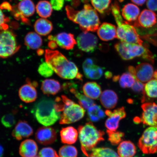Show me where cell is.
Listing matches in <instances>:
<instances>
[{"label": "cell", "instance_id": "cell-25", "mask_svg": "<svg viewBox=\"0 0 157 157\" xmlns=\"http://www.w3.org/2000/svg\"><path fill=\"white\" fill-rule=\"evenodd\" d=\"M41 89L45 95H54L59 92L61 89V86L58 80L46 79L42 82Z\"/></svg>", "mask_w": 157, "mask_h": 157}, {"label": "cell", "instance_id": "cell-43", "mask_svg": "<svg viewBox=\"0 0 157 157\" xmlns=\"http://www.w3.org/2000/svg\"><path fill=\"white\" fill-rule=\"evenodd\" d=\"M39 157H60L56 151L50 147H44L41 149L39 154Z\"/></svg>", "mask_w": 157, "mask_h": 157}, {"label": "cell", "instance_id": "cell-46", "mask_svg": "<svg viewBox=\"0 0 157 157\" xmlns=\"http://www.w3.org/2000/svg\"><path fill=\"white\" fill-rule=\"evenodd\" d=\"M146 6L149 10L152 11H157V0H147Z\"/></svg>", "mask_w": 157, "mask_h": 157}, {"label": "cell", "instance_id": "cell-8", "mask_svg": "<svg viewBox=\"0 0 157 157\" xmlns=\"http://www.w3.org/2000/svg\"><path fill=\"white\" fill-rule=\"evenodd\" d=\"M21 46L14 33L8 29L0 31V58H7L18 52Z\"/></svg>", "mask_w": 157, "mask_h": 157}, {"label": "cell", "instance_id": "cell-36", "mask_svg": "<svg viewBox=\"0 0 157 157\" xmlns=\"http://www.w3.org/2000/svg\"><path fill=\"white\" fill-rule=\"evenodd\" d=\"M144 90L147 97L157 98V79H152L145 84Z\"/></svg>", "mask_w": 157, "mask_h": 157}, {"label": "cell", "instance_id": "cell-23", "mask_svg": "<svg viewBox=\"0 0 157 157\" xmlns=\"http://www.w3.org/2000/svg\"><path fill=\"white\" fill-rule=\"evenodd\" d=\"M38 151L36 143L32 139L23 141L19 147V154L22 157H34L36 156Z\"/></svg>", "mask_w": 157, "mask_h": 157}, {"label": "cell", "instance_id": "cell-4", "mask_svg": "<svg viewBox=\"0 0 157 157\" xmlns=\"http://www.w3.org/2000/svg\"><path fill=\"white\" fill-rule=\"evenodd\" d=\"M32 113L37 121L45 126L53 125L60 117L56 102L50 98H44L39 100L33 108Z\"/></svg>", "mask_w": 157, "mask_h": 157}, {"label": "cell", "instance_id": "cell-15", "mask_svg": "<svg viewBox=\"0 0 157 157\" xmlns=\"http://www.w3.org/2000/svg\"><path fill=\"white\" fill-rule=\"evenodd\" d=\"M131 74L134 76L135 79L142 83H146L154 78V68L151 65L144 63L138 65Z\"/></svg>", "mask_w": 157, "mask_h": 157}, {"label": "cell", "instance_id": "cell-29", "mask_svg": "<svg viewBox=\"0 0 157 157\" xmlns=\"http://www.w3.org/2000/svg\"><path fill=\"white\" fill-rule=\"evenodd\" d=\"M24 40L25 46L32 50H38L43 44V40L40 35L35 32L27 33Z\"/></svg>", "mask_w": 157, "mask_h": 157}, {"label": "cell", "instance_id": "cell-34", "mask_svg": "<svg viewBox=\"0 0 157 157\" xmlns=\"http://www.w3.org/2000/svg\"><path fill=\"white\" fill-rule=\"evenodd\" d=\"M93 7L101 14L111 11V0H90Z\"/></svg>", "mask_w": 157, "mask_h": 157}, {"label": "cell", "instance_id": "cell-33", "mask_svg": "<svg viewBox=\"0 0 157 157\" xmlns=\"http://www.w3.org/2000/svg\"><path fill=\"white\" fill-rule=\"evenodd\" d=\"M105 114L101 107L95 104L88 109V117L93 122H97L103 119L105 116Z\"/></svg>", "mask_w": 157, "mask_h": 157}, {"label": "cell", "instance_id": "cell-53", "mask_svg": "<svg viewBox=\"0 0 157 157\" xmlns=\"http://www.w3.org/2000/svg\"><path fill=\"white\" fill-rule=\"evenodd\" d=\"M120 76L119 75L115 76L113 78V80L114 82H117L119 79Z\"/></svg>", "mask_w": 157, "mask_h": 157}, {"label": "cell", "instance_id": "cell-6", "mask_svg": "<svg viewBox=\"0 0 157 157\" xmlns=\"http://www.w3.org/2000/svg\"><path fill=\"white\" fill-rule=\"evenodd\" d=\"M114 48L124 60H128L136 57H142L153 63L154 62V58L151 52L143 45L121 41L115 44Z\"/></svg>", "mask_w": 157, "mask_h": 157}, {"label": "cell", "instance_id": "cell-12", "mask_svg": "<svg viewBox=\"0 0 157 157\" xmlns=\"http://www.w3.org/2000/svg\"><path fill=\"white\" fill-rule=\"evenodd\" d=\"M77 44L80 50L86 52H93L97 48V37L89 32H83L78 35Z\"/></svg>", "mask_w": 157, "mask_h": 157}, {"label": "cell", "instance_id": "cell-5", "mask_svg": "<svg viewBox=\"0 0 157 157\" xmlns=\"http://www.w3.org/2000/svg\"><path fill=\"white\" fill-rule=\"evenodd\" d=\"M78 130L81 150L84 154L88 157L90 152L104 140L103 136L105 132L98 129L91 122L80 125Z\"/></svg>", "mask_w": 157, "mask_h": 157}, {"label": "cell", "instance_id": "cell-20", "mask_svg": "<svg viewBox=\"0 0 157 157\" xmlns=\"http://www.w3.org/2000/svg\"><path fill=\"white\" fill-rule=\"evenodd\" d=\"M97 31L98 36L102 40L109 41L117 38V27L111 23H103L100 25Z\"/></svg>", "mask_w": 157, "mask_h": 157}, {"label": "cell", "instance_id": "cell-22", "mask_svg": "<svg viewBox=\"0 0 157 157\" xmlns=\"http://www.w3.org/2000/svg\"><path fill=\"white\" fill-rule=\"evenodd\" d=\"M33 133V129L27 121H20L17 123L13 131L12 135L18 140L23 138H27Z\"/></svg>", "mask_w": 157, "mask_h": 157}, {"label": "cell", "instance_id": "cell-13", "mask_svg": "<svg viewBox=\"0 0 157 157\" xmlns=\"http://www.w3.org/2000/svg\"><path fill=\"white\" fill-rule=\"evenodd\" d=\"M108 118L105 122V126L107 130L116 131L119 126L120 121L126 116L124 108L121 107L113 111L107 110L105 112Z\"/></svg>", "mask_w": 157, "mask_h": 157}, {"label": "cell", "instance_id": "cell-57", "mask_svg": "<svg viewBox=\"0 0 157 157\" xmlns=\"http://www.w3.org/2000/svg\"><path fill=\"white\" fill-rule=\"evenodd\" d=\"M34 157H39V156H36Z\"/></svg>", "mask_w": 157, "mask_h": 157}, {"label": "cell", "instance_id": "cell-35", "mask_svg": "<svg viewBox=\"0 0 157 157\" xmlns=\"http://www.w3.org/2000/svg\"><path fill=\"white\" fill-rule=\"evenodd\" d=\"M90 155L97 157H121L115 151L107 147L94 148L90 153L89 156Z\"/></svg>", "mask_w": 157, "mask_h": 157}, {"label": "cell", "instance_id": "cell-18", "mask_svg": "<svg viewBox=\"0 0 157 157\" xmlns=\"http://www.w3.org/2000/svg\"><path fill=\"white\" fill-rule=\"evenodd\" d=\"M157 23L156 16L150 10L144 9L140 13L137 21L132 25L135 27L150 28L154 26Z\"/></svg>", "mask_w": 157, "mask_h": 157}, {"label": "cell", "instance_id": "cell-58", "mask_svg": "<svg viewBox=\"0 0 157 157\" xmlns=\"http://www.w3.org/2000/svg\"></svg>", "mask_w": 157, "mask_h": 157}, {"label": "cell", "instance_id": "cell-41", "mask_svg": "<svg viewBox=\"0 0 157 157\" xmlns=\"http://www.w3.org/2000/svg\"><path fill=\"white\" fill-rule=\"evenodd\" d=\"M1 121L3 126L7 128H10L16 123L15 116L13 113L6 114L2 117Z\"/></svg>", "mask_w": 157, "mask_h": 157}, {"label": "cell", "instance_id": "cell-48", "mask_svg": "<svg viewBox=\"0 0 157 157\" xmlns=\"http://www.w3.org/2000/svg\"><path fill=\"white\" fill-rule=\"evenodd\" d=\"M48 46L51 50H54L57 48L58 45L53 40H49Z\"/></svg>", "mask_w": 157, "mask_h": 157}, {"label": "cell", "instance_id": "cell-27", "mask_svg": "<svg viewBox=\"0 0 157 157\" xmlns=\"http://www.w3.org/2000/svg\"><path fill=\"white\" fill-rule=\"evenodd\" d=\"M78 135L77 130L71 126L64 128L60 132L61 140L64 144H74L77 140Z\"/></svg>", "mask_w": 157, "mask_h": 157}, {"label": "cell", "instance_id": "cell-11", "mask_svg": "<svg viewBox=\"0 0 157 157\" xmlns=\"http://www.w3.org/2000/svg\"><path fill=\"white\" fill-rule=\"evenodd\" d=\"M15 18L21 20L23 22L29 23L28 17L34 14L36 11V6L32 0H21L12 11Z\"/></svg>", "mask_w": 157, "mask_h": 157}, {"label": "cell", "instance_id": "cell-17", "mask_svg": "<svg viewBox=\"0 0 157 157\" xmlns=\"http://www.w3.org/2000/svg\"><path fill=\"white\" fill-rule=\"evenodd\" d=\"M56 138V131L49 126L39 128L35 133V139L37 142L42 145L52 144L55 142Z\"/></svg>", "mask_w": 157, "mask_h": 157}, {"label": "cell", "instance_id": "cell-14", "mask_svg": "<svg viewBox=\"0 0 157 157\" xmlns=\"http://www.w3.org/2000/svg\"><path fill=\"white\" fill-rule=\"evenodd\" d=\"M38 86L36 82H32L27 78L26 83L21 86L19 90V96L23 101L26 103L33 102L37 99V92L36 88Z\"/></svg>", "mask_w": 157, "mask_h": 157}, {"label": "cell", "instance_id": "cell-32", "mask_svg": "<svg viewBox=\"0 0 157 157\" xmlns=\"http://www.w3.org/2000/svg\"><path fill=\"white\" fill-rule=\"evenodd\" d=\"M71 93L73 94L78 100L80 105L84 109H87L95 104L93 100L86 97L85 95L80 93L75 87H71L70 88Z\"/></svg>", "mask_w": 157, "mask_h": 157}, {"label": "cell", "instance_id": "cell-49", "mask_svg": "<svg viewBox=\"0 0 157 157\" xmlns=\"http://www.w3.org/2000/svg\"><path fill=\"white\" fill-rule=\"evenodd\" d=\"M135 5L139 6H142L147 1V0H131Z\"/></svg>", "mask_w": 157, "mask_h": 157}, {"label": "cell", "instance_id": "cell-51", "mask_svg": "<svg viewBox=\"0 0 157 157\" xmlns=\"http://www.w3.org/2000/svg\"><path fill=\"white\" fill-rule=\"evenodd\" d=\"M72 6H78V5H79V4L80 3V2L79 0H73V1H72Z\"/></svg>", "mask_w": 157, "mask_h": 157}, {"label": "cell", "instance_id": "cell-7", "mask_svg": "<svg viewBox=\"0 0 157 157\" xmlns=\"http://www.w3.org/2000/svg\"><path fill=\"white\" fill-rule=\"evenodd\" d=\"M61 98L63 103V107L60 113V124H70L83 118L85 113L84 108L65 95H62Z\"/></svg>", "mask_w": 157, "mask_h": 157}, {"label": "cell", "instance_id": "cell-26", "mask_svg": "<svg viewBox=\"0 0 157 157\" xmlns=\"http://www.w3.org/2000/svg\"><path fill=\"white\" fill-rule=\"evenodd\" d=\"M35 32L40 36H46L50 34L53 26L51 21L46 18L37 19L34 25Z\"/></svg>", "mask_w": 157, "mask_h": 157}, {"label": "cell", "instance_id": "cell-3", "mask_svg": "<svg viewBox=\"0 0 157 157\" xmlns=\"http://www.w3.org/2000/svg\"><path fill=\"white\" fill-rule=\"evenodd\" d=\"M111 11L117 25V38L121 42L143 45V41L136 29L123 20L117 2L111 5Z\"/></svg>", "mask_w": 157, "mask_h": 157}, {"label": "cell", "instance_id": "cell-19", "mask_svg": "<svg viewBox=\"0 0 157 157\" xmlns=\"http://www.w3.org/2000/svg\"><path fill=\"white\" fill-rule=\"evenodd\" d=\"M83 68L84 75L89 79H99L103 74L102 68L95 64L94 60L91 58H87L84 61Z\"/></svg>", "mask_w": 157, "mask_h": 157}, {"label": "cell", "instance_id": "cell-28", "mask_svg": "<svg viewBox=\"0 0 157 157\" xmlns=\"http://www.w3.org/2000/svg\"><path fill=\"white\" fill-rule=\"evenodd\" d=\"M83 91L84 95L91 99H97L101 94V86L95 82H88L84 84Z\"/></svg>", "mask_w": 157, "mask_h": 157}, {"label": "cell", "instance_id": "cell-54", "mask_svg": "<svg viewBox=\"0 0 157 157\" xmlns=\"http://www.w3.org/2000/svg\"><path fill=\"white\" fill-rule=\"evenodd\" d=\"M44 51L42 50H40L38 51V54L40 56L44 54Z\"/></svg>", "mask_w": 157, "mask_h": 157}, {"label": "cell", "instance_id": "cell-38", "mask_svg": "<svg viewBox=\"0 0 157 157\" xmlns=\"http://www.w3.org/2000/svg\"><path fill=\"white\" fill-rule=\"evenodd\" d=\"M59 154L60 157H77L78 151L73 146L65 145L61 147Z\"/></svg>", "mask_w": 157, "mask_h": 157}, {"label": "cell", "instance_id": "cell-40", "mask_svg": "<svg viewBox=\"0 0 157 157\" xmlns=\"http://www.w3.org/2000/svg\"><path fill=\"white\" fill-rule=\"evenodd\" d=\"M38 72L41 76L45 78L51 77L54 73L53 70L46 62L40 64L38 68Z\"/></svg>", "mask_w": 157, "mask_h": 157}, {"label": "cell", "instance_id": "cell-45", "mask_svg": "<svg viewBox=\"0 0 157 157\" xmlns=\"http://www.w3.org/2000/svg\"><path fill=\"white\" fill-rule=\"evenodd\" d=\"M65 0H50L53 9L57 11L61 10L63 8Z\"/></svg>", "mask_w": 157, "mask_h": 157}, {"label": "cell", "instance_id": "cell-1", "mask_svg": "<svg viewBox=\"0 0 157 157\" xmlns=\"http://www.w3.org/2000/svg\"><path fill=\"white\" fill-rule=\"evenodd\" d=\"M46 62L60 77L65 79L76 78L82 80V75L73 62L67 59L57 50H46L44 54Z\"/></svg>", "mask_w": 157, "mask_h": 157}, {"label": "cell", "instance_id": "cell-50", "mask_svg": "<svg viewBox=\"0 0 157 157\" xmlns=\"http://www.w3.org/2000/svg\"><path fill=\"white\" fill-rule=\"evenodd\" d=\"M105 76L106 78L109 79L112 77L113 74L110 72L107 71L105 72Z\"/></svg>", "mask_w": 157, "mask_h": 157}, {"label": "cell", "instance_id": "cell-39", "mask_svg": "<svg viewBox=\"0 0 157 157\" xmlns=\"http://www.w3.org/2000/svg\"><path fill=\"white\" fill-rule=\"evenodd\" d=\"M109 140L113 146H116L120 143L124 136V133L120 131H111L107 130Z\"/></svg>", "mask_w": 157, "mask_h": 157}, {"label": "cell", "instance_id": "cell-10", "mask_svg": "<svg viewBox=\"0 0 157 157\" xmlns=\"http://www.w3.org/2000/svg\"><path fill=\"white\" fill-rule=\"evenodd\" d=\"M143 110L141 118L135 119V122H142L151 127H157V105L155 103L147 102L141 106Z\"/></svg>", "mask_w": 157, "mask_h": 157}, {"label": "cell", "instance_id": "cell-42", "mask_svg": "<svg viewBox=\"0 0 157 157\" xmlns=\"http://www.w3.org/2000/svg\"><path fill=\"white\" fill-rule=\"evenodd\" d=\"M145 85V84L142 82L136 80L134 84L132 87V90L135 93H141L142 94V102H144L146 100V95L144 90Z\"/></svg>", "mask_w": 157, "mask_h": 157}, {"label": "cell", "instance_id": "cell-52", "mask_svg": "<svg viewBox=\"0 0 157 157\" xmlns=\"http://www.w3.org/2000/svg\"><path fill=\"white\" fill-rule=\"evenodd\" d=\"M4 154V148L3 147L0 145V157H3Z\"/></svg>", "mask_w": 157, "mask_h": 157}, {"label": "cell", "instance_id": "cell-24", "mask_svg": "<svg viewBox=\"0 0 157 157\" xmlns=\"http://www.w3.org/2000/svg\"><path fill=\"white\" fill-rule=\"evenodd\" d=\"M118 100L117 95L115 92L111 90H107L101 93L100 101L103 106L108 109H112L117 105Z\"/></svg>", "mask_w": 157, "mask_h": 157}, {"label": "cell", "instance_id": "cell-21", "mask_svg": "<svg viewBox=\"0 0 157 157\" xmlns=\"http://www.w3.org/2000/svg\"><path fill=\"white\" fill-rule=\"evenodd\" d=\"M121 14L125 22L132 25L138 19L140 10L136 5L128 3L123 7Z\"/></svg>", "mask_w": 157, "mask_h": 157}, {"label": "cell", "instance_id": "cell-56", "mask_svg": "<svg viewBox=\"0 0 157 157\" xmlns=\"http://www.w3.org/2000/svg\"><path fill=\"white\" fill-rule=\"evenodd\" d=\"M88 157H97L95 156H93V155H90V156Z\"/></svg>", "mask_w": 157, "mask_h": 157}, {"label": "cell", "instance_id": "cell-44", "mask_svg": "<svg viewBox=\"0 0 157 157\" xmlns=\"http://www.w3.org/2000/svg\"><path fill=\"white\" fill-rule=\"evenodd\" d=\"M9 19L6 17L3 13L2 10L0 7V30H5L9 28L7 23L9 22Z\"/></svg>", "mask_w": 157, "mask_h": 157}, {"label": "cell", "instance_id": "cell-37", "mask_svg": "<svg viewBox=\"0 0 157 157\" xmlns=\"http://www.w3.org/2000/svg\"><path fill=\"white\" fill-rule=\"evenodd\" d=\"M134 76L129 72H125L120 77L119 83L121 88H125L132 87L135 82Z\"/></svg>", "mask_w": 157, "mask_h": 157}, {"label": "cell", "instance_id": "cell-2", "mask_svg": "<svg viewBox=\"0 0 157 157\" xmlns=\"http://www.w3.org/2000/svg\"><path fill=\"white\" fill-rule=\"evenodd\" d=\"M66 10L68 18L79 25L83 32H95L100 26L101 22L97 12L88 3L85 4L80 10L67 6Z\"/></svg>", "mask_w": 157, "mask_h": 157}, {"label": "cell", "instance_id": "cell-30", "mask_svg": "<svg viewBox=\"0 0 157 157\" xmlns=\"http://www.w3.org/2000/svg\"><path fill=\"white\" fill-rule=\"evenodd\" d=\"M136 147L130 141L121 142L117 147V153L121 157H133L136 154Z\"/></svg>", "mask_w": 157, "mask_h": 157}, {"label": "cell", "instance_id": "cell-31", "mask_svg": "<svg viewBox=\"0 0 157 157\" xmlns=\"http://www.w3.org/2000/svg\"><path fill=\"white\" fill-rule=\"evenodd\" d=\"M53 10L50 2L46 0L39 1L36 5V11L41 18L47 19L50 17Z\"/></svg>", "mask_w": 157, "mask_h": 157}, {"label": "cell", "instance_id": "cell-47", "mask_svg": "<svg viewBox=\"0 0 157 157\" xmlns=\"http://www.w3.org/2000/svg\"><path fill=\"white\" fill-rule=\"evenodd\" d=\"M0 7L2 10L5 9L8 10L9 11H12L13 7L9 3L5 2L2 4L0 5Z\"/></svg>", "mask_w": 157, "mask_h": 157}, {"label": "cell", "instance_id": "cell-55", "mask_svg": "<svg viewBox=\"0 0 157 157\" xmlns=\"http://www.w3.org/2000/svg\"><path fill=\"white\" fill-rule=\"evenodd\" d=\"M65 1H67V2H70V1H73V0H65Z\"/></svg>", "mask_w": 157, "mask_h": 157}, {"label": "cell", "instance_id": "cell-9", "mask_svg": "<svg viewBox=\"0 0 157 157\" xmlns=\"http://www.w3.org/2000/svg\"><path fill=\"white\" fill-rule=\"evenodd\" d=\"M138 146L143 153L154 154L157 151V127L148 128L138 141Z\"/></svg>", "mask_w": 157, "mask_h": 157}, {"label": "cell", "instance_id": "cell-16", "mask_svg": "<svg viewBox=\"0 0 157 157\" xmlns=\"http://www.w3.org/2000/svg\"><path fill=\"white\" fill-rule=\"evenodd\" d=\"M48 39L55 41L58 46L66 50H72L77 44L74 35L71 33L62 32L55 36L49 35Z\"/></svg>", "mask_w": 157, "mask_h": 157}]
</instances>
